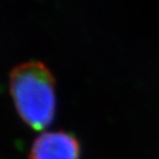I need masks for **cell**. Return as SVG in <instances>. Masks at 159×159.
I'll return each instance as SVG.
<instances>
[{
  "mask_svg": "<svg viewBox=\"0 0 159 159\" xmlns=\"http://www.w3.org/2000/svg\"><path fill=\"white\" fill-rule=\"evenodd\" d=\"M9 88L20 118L33 130H43L55 119V79L43 63L25 62L15 67Z\"/></svg>",
  "mask_w": 159,
  "mask_h": 159,
  "instance_id": "6da1fadb",
  "label": "cell"
},
{
  "mask_svg": "<svg viewBox=\"0 0 159 159\" xmlns=\"http://www.w3.org/2000/svg\"><path fill=\"white\" fill-rule=\"evenodd\" d=\"M81 144L63 130L43 132L34 139L29 159H81Z\"/></svg>",
  "mask_w": 159,
  "mask_h": 159,
  "instance_id": "7a4b0ae2",
  "label": "cell"
}]
</instances>
